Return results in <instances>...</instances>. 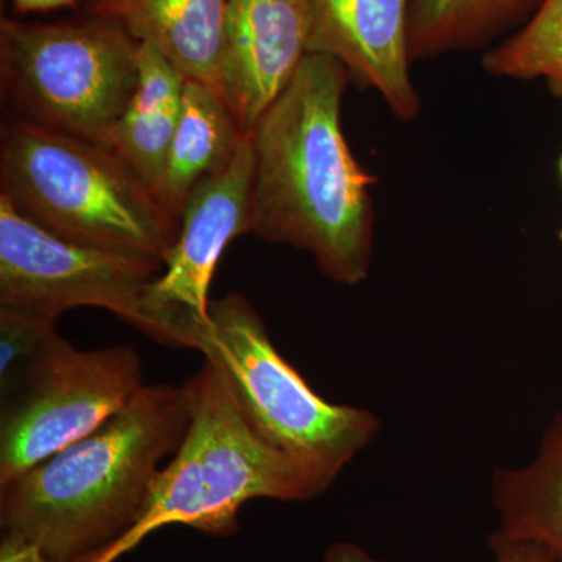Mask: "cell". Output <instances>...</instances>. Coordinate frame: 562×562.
<instances>
[{
  "label": "cell",
  "instance_id": "obj_17",
  "mask_svg": "<svg viewBox=\"0 0 562 562\" xmlns=\"http://www.w3.org/2000/svg\"><path fill=\"white\" fill-rule=\"evenodd\" d=\"M483 68L505 79H547L562 99V0H542L522 31L486 52Z\"/></svg>",
  "mask_w": 562,
  "mask_h": 562
},
{
  "label": "cell",
  "instance_id": "obj_6",
  "mask_svg": "<svg viewBox=\"0 0 562 562\" xmlns=\"http://www.w3.org/2000/svg\"><path fill=\"white\" fill-rule=\"evenodd\" d=\"M139 43L95 14L0 21L2 98L21 120L106 146L138 88Z\"/></svg>",
  "mask_w": 562,
  "mask_h": 562
},
{
  "label": "cell",
  "instance_id": "obj_14",
  "mask_svg": "<svg viewBox=\"0 0 562 562\" xmlns=\"http://www.w3.org/2000/svg\"><path fill=\"white\" fill-rule=\"evenodd\" d=\"M246 135L220 92L201 81L184 79L183 105L158 201L180 220L192 191L232 160Z\"/></svg>",
  "mask_w": 562,
  "mask_h": 562
},
{
  "label": "cell",
  "instance_id": "obj_20",
  "mask_svg": "<svg viewBox=\"0 0 562 562\" xmlns=\"http://www.w3.org/2000/svg\"><path fill=\"white\" fill-rule=\"evenodd\" d=\"M490 547L494 562H562L536 543L509 538L498 530L491 536Z\"/></svg>",
  "mask_w": 562,
  "mask_h": 562
},
{
  "label": "cell",
  "instance_id": "obj_16",
  "mask_svg": "<svg viewBox=\"0 0 562 562\" xmlns=\"http://www.w3.org/2000/svg\"><path fill=\"white\" fill-rule=\"evenodd\" d=\"M542 0H409V58L475 49L522 21Z\"/></svg>",
  "mask_w": 562,
  "mask_h": 562
},
{
  "label": "cell",
  "instance_id": "obj_23",
  "mask_svg": "<svg viewBox=\"0 0 562 562\" xmlns=\"http://www.w3.org/2000/svg\"><path fill=\"white\" fill-rule=\"evenodd\" d=\"M560 239L562 241V228H561V232H560Z\"/></svg>",
  "mask_w": 562,
  "mask_h": 562
},
{
  "label": "cell",
  "instance_id": "obj_21",
  "mask_svg": "<svg viewBox=\"0 0 562 562\" xmlns=\"http://www.w3.org/2000/svg\"><path fill=\"white\" fill-rule=\"evenodd\" d=\"M325 562H386L376 560L353 542L339 541L331 543L325 553Z\"/></svg>",
  "mask_w": 562,
  "mask_h": 562
},
{
  "label": "cell",
  "instance_id": "obj_9",
  "mask_svg": "<svg viewBox=\"0 0 562 562\" xmlns=\"http://www.w3.org/2000/svg\"><path fill=\"white\" fill-rule=\"evenodd\" d=\"M254 150L250 133L231 161L192 191L180 232L146 292L154 341L194 349L210 322V286L228 244L250 233Z\"/></svg>",
  "mask_w": 562,
  "mask_h": 562
},
{
  "label": "cell",
  "instance_id": "obj_10",
  "mask_svg": "<svg viewBox=\"0 0 562 562\" xmlns=\"http://www.w3.org/2000/svg\"><path fill=\"white\" fill-rule=\"evenodd\" d=\"M312 27V0H227L224 94L244 133L308 55Z\"/></svg>",
  "mask_w": 562,
  "mask_h": 562
},
{
  "label": "cell",
  "instance_id": "obj_8",
  "mask_svg": "<svg viewBox=\"0 0 562 562\" xmlns=\"http://www.w3.org/2000/svg\"><path fill=\"white\" fill-rule=\"evenodd\" d=\"M132 347L79 350L69 341L2 401L0 484L98 430L143 390Z\"/></svg>",
  "mask_w": 562,
  "mask_h": 562
},
{
  "label": "cell",
  "instance_id": "obj_4",
  "mask_svg": "<svg viewBox=\"0 0 562 562\" xmlns=\"http://www.w3.org/2000/svg\"><path fill=\"white\" fill-rule=\"evenodd\" d=\"M190 425L176 454L162 465L138 522L92 562H116L151 532L181 525L228 538L238 514L257 498L308 502L312 484L283 454L268 446L233 397L221 369L203 358L183 384Z\"/></svg>",
  "mask_w": 562,
  "mask_h": 562
},
{
  "label": "cell",
  "instance_id": "obj_13",
  "mask_svg": "<svg viewBox=\"0 0 562 562\" xmlns=\"http://www.w3.org/2000/svg\"><path fill=\"white\" fill-rule=\"evenodd\" d=\"M138 66V88L114 124L106 147L157 195L180 120L184 77L146 43H139Z\"/></svg>",
  "mask_w": 562,
  "mask_h": 562
},
{
  "label": "cell",
  "instance_id": "obj_11",
  "mask_svg": "<svg viewBox=\"0 0 562 562\" xmlns=\"http://www.w3.org/2000/svg\"><path fill=\"white\" fill-rule=\"evenodd\" d=\"M312 11L308 54L335 58L351 79L379 92L398 120H416L420 98L409 70V0H312Z\"/></svg>",
  "mask_w": 562,
  "mask_h": 562
},
{
  "label": "cell",
  "instance_id": "obj_15",
  "mask_svg": "<svg viewBox=\"0 0 562 562\" xmlns=\"http://www.w3.org/2000/svg\"><path fill=\"white\" fill-rule=\"evenodd\" d=\"M492 503L501 519L498 531L536 543L562 561V413L530 464L495 473Z\"/></svg>",
  "mask_w": 562,
  "mask_h": 562
},
{
  "label": "cell",
  "instance_id": "obj_22",
  "mask_svg": "<svg viewBox=\"0 0 562 562\" xmlns=\"http://www.w3.org/2000/svg\"><path fill=\"white\" fill-rule=\"evenodd\" d=\"M79 0H13L20 13H44V11L74 9Z\"/></svg>",
  "mask_w": 562,
  "mask_h": 562
},
{
  "label": "cell",
  "instance_id": "obj_7",
  "mask_svg": "<svg viewBox=\"0 0 562 562\" xmlns=\"http://www.w3.org/2000/svg\"><path fill=\"white\" fill-rule=\"evenodd\" d=\"M162 262L80 246L41 227L0 194V308L60 317L106 310L155 338L146 292Z\"/></svg>",
  "mask_w": 562,
  "mask_h": 562
},
{
  "label": "cell",
  "instance_id": "obj_18",
  "mask_svg": "<svg viewBox=\"0 0 562 562\" xmlns=\"http://www.w3.org/2000/svg\"><path fill=\"white\" fill-rule=\"evenodd\" d=\"M57 317L0 308V398L11 397L60 347Z\"/></svg>",
  "mask_w": 562,
  "mask_h": 562
},
{
  "label": "cell",
  "instance_id": "obj_1",
  "mask_svg": "<svg viewBox=\"0 0 562 562\" xmlns=\"http://www.w3.org/2000/svg\"><path fill=\"white\" fill-rule=\"evenodd\" d=\"M351 77L341 63L308 54L250 131V233L313 255L346 286L368 279L375 179L351 154L341 125Z\"/></svg>",
  "mask_w": 562,
  "mask_h": 562
},
{
  "label": "cell",
  "instance_id": "obj_12",
  "mask_svg": "<svg viewBox=\"0 0 562 562\" xmlns=\"http://www.w3.org/2000/svg\"><path fill=\"white\" fill-rule=\"evenodd\" d=\"M87 11L150 44L184 79L201 81L225 99L227 0H87Z\"/></svg>",
  "mask_w": 562,
  "mask_h": 562
},
{
  "label": "cell",
  "instance_id": "obj_3",
  "mask_svg": "<svg viewBox=\"0 0 562 562\" xmlns=\"http://www.w3.org/2000/svg\"><path fill=\"white\" fill-rule=\"evenodd\" d=\"M0 194L68 241L165 262L180 220L103 144L10 122L0 144Z\"/></svg>",
  "mask_w": 562,
  "mask_h": 562
},
{
  "label": "cell",
  "instance_id": "obj_19",
  "mask_svg": "<svg viewBox=\"0 0 562 562\" xmlns=\"http://www.w3.org/2000/svg\"><path fill=\"white\" fill-rule=\"evenodd\" d=\"M98 557L99 553L55 557L24 536L9 531H2L0 536V562H92Z\"/></svg>",
  "mask_w": 562,
  "mask_h": 562
},
{
  "label": "cell",
  "instance_id": "obj_5",
  "mask_svg": "<svg viewBox=\"0 0 562 562\" xmlns=\"http://www.w3.org/2000/svg\"><path fill=\"white\" fill-rule=\"evenodd\" d=\"M195 350L221 369L244 417L321 495L375 439L368 409L322 398L273 346L265 322L243 295L211 302Z\"/></svg>",
  "mask_w": 562,
  "mask_h": 562
},
{
  "label": "cell",
  "instance_id": "obj_2",
  "mask_svg": "<svg viewBox=\"0 0 562 562\" xmlns=\"http://www.w3.org/2000/svg\"><path fill=\"white\" fill-rule=\"evenodd\" d=\"M188 425L183 386L144 384L98 430L0 484V528L55 557L101 554L138 522Z\"/></svg>",
  "mask_w": 562,
  "mask_h": 562
},
{
  "label": "cell",
  "instance_id": "obj_24",
  "mask_svg": "<svg viewBox=\"0 0 562 562\" xmlns=\"http://www.w3.org/2000/svg\"><path fill=\"white\" fill-rule=\"evenodd\" d=\"M560 168H561V173H562V158H561V165H560Z\"/></svg>",
  "mask_w": 562,
  "mask_h": 562
}]
</instances>
